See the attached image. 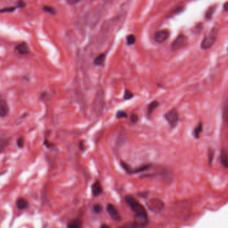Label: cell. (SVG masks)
<instances>
[{
	"label": "cell",
	"mask_w": 228,
	"mask_h": 228,
	"mask_svg": "<svg viewBox=\"0 0 228 228\" xmlns=\"http://www.w3.org/2000/svg\"><path fill=\"white\" fill-rule=\"evenodd\" d=\"M9 144V140L7 138H0V153L3 152Z\"/></svg>",
	"instance_id": "18"
},
{
	"label": "cell",
	"mask_w": 228,
	"mask_h": 228,
	"mask_svg": "<svg viewBox=\"0 0 228 228\" xmlns=\"http://www.w3.org/2000/svg\"><path fill=\"white\" fill-rule=\"evenodd\" d=\"M93 210L95 214H100L103 211V207L100 204H96L93 205Z\"/></svg>",
	"instance_id": "22"
},
{
	"label": "cell",
	"mask_w": 228,
	"mask_h": 228,
	"mask_svg": "<svg viewBox=\"0 0 228 228\" xmlns=\"http://www.w3.org/2000/svg\"><path fill=\"white\" fill-rule=\"evenodd\" d=\"M125 200L129 207L135 214V224L139 228L145 227L148 224V215L144 206L131 195H127Z\"/></svg>",
	"instance_id": "1"
},
{
	"label": "cell",
	"mask_w": 228,
	"mask_h": 228,
	"mask_svg": "<svg viewBox=\"0 0 228 228\" xmlns=\"http://www.w3.org/2000/svg\"><path fill=\"white\" fill-rule=\"evenodd\" d=\"M81 0H67V2L69 5H75L80 2Z\"/></svg>",
	"instance_id": "31"
},
{
	"label": "cell",
	"mask_w": 228,
	"mask_h": 228,
	"mask_svg": "<svg viewBox=\"0 0 228 228\" xmlns=\"http://www.w3.org/2000/svg\"><path fill=\"white\" fill-rule=\"evenodd\" d=\"M215 9H216V6H213L208 8L206 13H205V17H206V19H210L212 18L213 15H214V12L215 11Z\"/></svg>",
	"instance_id": "20"
},
{
	"label": "cell",
	"mask_w": 228,
	"mask_h": 228,
	"mask_svg": "<svg viewBox=\"0 0 228 228\" xmlns=\"http://www.w3.org/2000/svg\"><path fill=\"white\" fill-rule=\"evenodd\" d=\"M165 118L171 127L175 128L176 127L178 121H179V113L177 110L172 109V110L165 113Z\"/></svg>",
	"instance_id": "4"
},
{
	"label": "cell",
	"mask_w": 228,
	"mask_h": 228,
	"mask_svg": "<svg viewBox=\"0 0 228 228\" xmlns=\"http://www.w3.org/2000/svg\"><path fill=\"white\" fill-rule=\"evenodd\" d=\"M187 43V38L185 35L180 34L178 36L172 44V49L173 51H177L183 48L186 46Z\"/></svg>",
	"instance_id": "6"
},
{
	"label": "cell",
	"mask_w": 228,
	"mask_h": 228,
	"mask_svg": "<svg viewBox=\"0 0 228 228\" xmlns=\"http://www.w3.org/2000/svg\"><path fill=\"white\" fill-rule=\"evenodd\" d=\"M133 93H131L130 90H126L125 91L124 95H123V98H124L125 100H130V99L133 98Z\"/></svg>",
	"instance_id": "25"
},
{
	"label": "cell",
	"mask_w": 228,
	"mask_h": 228,
	"mask_svg": "<svg viewBox=\"0 0 228 228\" xmlns=\"http://www.w3.org/2000/svg\"><path fill=\"white\" fill-rule=\"evenodd\" d=\"M105 54L101 53L98 56L96 57L95 59H94V63H95L96 66H103L104 63V61H105Z\"/></svg>",
	"instance_id": "16"
},
{
	"label": "cell",
	"mask_w": 228,
	"mask_h": 228,
	"mask_svg": "<svg viewBox=\"0 0 228 228\" xmlns=\"http://www.w3.org/2000/svg\"><path fill=\"white\" fill-rule=\"evenodd\" d=\"M208 160H209V162L210 164L212 163L213 160H214V152L212 150H209L208 152Z\"/></svg>",
	"instance_id": "27"
},
{
	"label": "cell",
	"mask_w": 228,
	"mask_h": 228,
	"mask_svg": "<svg viewBox=\"0 0 228 228\" xmlns=\"http://www.w3.org/2000/svg\"><path fill=\"white\" fill-rule=\"evenodd\" d=\"M9 113V107L5 100H0V117H5Z\"/></svg>",
	"instance_id": "12"
},
{
	"label": "cell",
	"mask_w": 228,
	"mask_h": 228,
	"mask_svg": "<svg viewBox=\"0 0 228 228\" xmlns=\"http://www.w3.org/2000/svg\"><path fill=\"white\" fill-rule=\"evenodd\" d=\"M147 206L150 211L154 213H159L162 212L164 207V203L158 198H153L148 201Z\"/></svg>",
	"instance_id": "3"
},
{
	"label": "cell",
	"mask_w": 228,
	"mask_h": 228,
	"mask_svg": "<svg viewBox=\"0 0 228 228\" xmlns=\"http://www.w3.org/2000/svg\"><path fill=\"white\" fill-rule=\"evenodd\" d=\"M183 10V7H178L177 8H175V9H173V14H178L180 13Z\"/></svg>",
	"instance_id": "32"
},
{
	"label": "cell",
	"mask_w": 228,
	"mask_h": 228,
	"mask_svg": "<svg viewBox=\"0 0 228 228\" xmlns=\"http://www.w3.org/2000/svg\"><path fill=\"white\" fill-rule=\"evenodd\" d=\"M91 191H92V194L95 197H98L102 194L103 188L100 181H96L95 182L93 183L92 187H91Z\"/></svg>",
	"instance_id": "9"
},
{
	"label": "cell",
	"mask_w": 228,
	"mask_h": 228,
	"mask_svg": "<svg viewBox=\"0 0 228 228\" xmlns=\"http://www.w3.org/2000/svg\"><path fill=\"white\" fill-rule=\"evenodd\" d=\"M170 36V31L167 29H162L156 32L154 36V39L157 43H162L167 40Z\"/></svg>",
	"instance_id": "8"
},
{
	"label": "cell",
	"mask_w": 228,
	"mask_h": 228,
	"mask_svg": "<svg viewBox=\"0 0 228 228\" xmlns=\"http://www.w3.org/2000/svg\"><path fill=\"white\" fill-rule=\"evenodd\" d=\"M100 228H111L109 225H106V224H103L102 225H101Z\"/></svg>",
	"instance_id": "34"
},
{
	"label": "cell",
	"mask_w": 228,
	"mask_h": 228,
	"mask_svg": "<svg viewBox=\"0 0 228 228\" xmlns=\"http://www.w3.org/2000/svg\"><path fill=\"white\" fill-rule=\"evenodd\" d=\"M131 121H132L133 123H136L138 122V116L136 115V114H133L131 116Z\"/></svg>",
	"instance_id": "30"
},
{
	"label": "cell",
	"mask_w": 228,
	"mask_h": 228,
	"mask_svg": "<svg viewBox=\"0 0 228 228\" xmlns=\"http://www.w3.org/2000/svg\"><path fill=\"white\" fill-rule=\"evenodd\" d=\"M16 7H8L6 8L0 9V13H7V12H13L16 10Z\"/></svg>",
	"instance_id": "24"
},
{
	"label": "cell",
	"mask_w": 228,
	"mask_h": 228,
	"mask_svg": "<svg viewBox=\"0 0 228 228\" xmlns=\"http://www.w3.org/2000/svg\"><path fill=\"white\" fill-rule=\"evenodd\" d=\"M227 49H228V48H227Z\"/></svg>",
	"instance_id": "35"
},
{
	"label": "cell",
	"mask_w": 228,
	"mask_h": 228,
	"mask_svg": "<svg viewBox=\"0 0 228 228\" xmlns=\"http://www.w3.org/2000/svg\"><path fill=\"white\" fill-rule=\"evenodd\" d=\"M68 228H82V223L78 219H73L69 223Z\"/></svg>",
	"instance_id": "15"
},
{
	"label": "cell",
	"mask_w": 228,
	"mask_h": 228,
	"mask_svg": "<svg viewBox=\"0 0 228 228\" xmlns=\"http://www.w3.org/2000/svg\"><path fill=\"white\" fill-rule=\"evenodd\" d=\"M16 50L19 52L20 54H28L30 52V49L29 48V46L26 42H22V43L18 44L16 48Z\"/></svg>",
	"instance_id": "10"
},
{
	"label": "cell",
	"mask_w": 228,
	"mask_h": 228,
	"mask_svg": "<svg viewBox=\"0 0 228 228\" xmlns=\"http://www.w3.org/2000/svg\"><path fill=\"white\" fill-rule=\"evenodd\" d=\"M203 131V124L202 123H198V125L196 126V128L194 129V135L195 138H199L201 133Z\"/></svg>",
	"instance_id": "19"
},
{
	"label": "cell",
	"mask_w": 228,
	"mask_h": 228,
	"mask_svg": "<svg viewBox=\"0 0 228 228\" xmlns=\"http://www.w3.org/2000/svg\"><path fill=\"white\" fill-rule=\"evenodd\" d=\"M24 143H25V140L24 138L23 137H21L18 138V140L17 141V144L18 145V147L19 148H22L24 146Z\"/></svg>",
	"instance_id": "28"
},
{
	"label": "cell",
	"mask_w": 228,
	"mask_h": 228,
	"mask_svg": "<svg viewBox=\"0 0 228 228\" xmlns=\"http://www.w3.org/2000/svg\"><path fill=\"white\" fill-rule=\"evenodd\" d=\"M93 110L96 113L101 112L104 108V95L102 90L98 91L93 102Z\"/></svg>",
	"instance_id": "5"
},
{
	"label": "cell",
	"mask_w": 228,
	"mask_h": 228,
	"mask_svg": "<svg viewBox=\"0 0 228 228\" xmlns=\"http://www.w3.org/2000/svg\"><path fill=\"white\" fill-rule=\"evenodd\" d=\"M222 116L225 124L228 125V99L225 101L224 106H223Z\"/></svg>",
	"instance_id": "13"
},
{
	"label": "cell",
	"mask_w": 228,
	"mask_h": 228,
	"mask_svg": "<svg viewBox=\"0 0 228 228\" xmlns=\"http://www.w3.org/2000/svg\"><path fill=\"white\" fill-rule=\"evenodd\" d=\"M220 162L222 166L225 168L228 167V152L227 150L224 148L222 149L220 154Z\"/></svg>",
	"instance_id": "11"
},
{
	"label": "cell",
	"mask_w": 228,
	"mask_h": 228,
	"mask_svg": "<svg viewBox=\"0 0 228 228\" xmlns=\"http://www.w3.org/2000/svg\"><path fill=\"white\" fill-rule=\"evenodd\" d=\"M136 38L133 35H129L127 37V43L128 45H133L135 43Z\"/></svg>",
	"instance_id": "21"
},
{
	"label": "cell",
	"mask_w": 228,
	"mask_h": 228,
	"mask_svg": "<svg viewBox=\"0 0 228 228\" xmlns=\"http://www.w3.org/2000/svg\"><path fill=\"white\" fill-rule=\"evenodd\" d=\"M224 9L225 11H228V1L226 2L224 6Z\"/></svg>",
	"instance_id": "33"
},
{
	"label": "cell",
	"mask_w": 228,
	"mask_h": 228,
	"mask_svg": "<svg viewBox=\"0 0 228 228\" xmlns=\"http://www.w3.org/2000/svg\"><path fill=\"white\" fill-rule=\"evenodd\" d=\"M16 205L17 207H18V209L23 210L26 209V208L28 207V201L24 199V198H19V199H18L17 201Z\"/></svg>",
	"instance_id": "14"
},
{
	"label": "cell",
	"mask_w": 228,
	"mask_h": 228,
	"mask_svg": "<svg viewBox=\"0 0 228 228\" xmlns=\"http://www.w3.org/2000/svg\"><path fill=\"white\" fill-rule=\"evenodd\" d=\"M158 105H159V103L157 101H153L152 103H150V105H148L147 110V115H150L153 113V111L158 107Z\"/></svg>",
	"instance_id": "17"
},
{
	"label": "cell",
	"mask_w": 228,
	"mask_h": 228,
	"mask_svg": "<svg viewBox=\"0 0 228 228\" xmlns=\"http://www.w3.org/2000/svg\"><path fill=\"white\" fill-rule=\"evenodd\" d=\"M17 6L20 7V8H24V7L26 6V4L24 0H19L18 3H17Z\"/></svg>",
	"instance_id": "29"
},
{
	"label": "cell",
	"mask_w": 228,
	"mask_h": 228,
	"mask_svg": "<svg viewBox=\"0 0 228 228\" xmlns=\"http://www.w3.org/2000/svg\"><path fill=\"white\" fill-rule=\"evenodd\" d=\"M127 116H128L127 113L125 112V111H118L117 113H116V118H117L118 119L126 118Z\"/></svg>",
	"instance_id": "26"
},
{
	"label": "cell",
	"mask_w": 228,
	"mask_h": 228,
	"mask_svg": "<svg viewBox=\"0 0 228 228\" xmlns=\"http://www.w3.org/2000/svg\"><path fill=\"white\" fill-rule=\"evenodd\" d=\"M106 210H107L108 214L110 215V216L115 222H120L121 220V216L118 212V210L116 209V207L114 206L113 204H108L106 207Z\"/></svg>",
	"instance_id": "7"
},
{
	"label": "cell",
	"mask_w": 228,
	"mask_h": 228,
	"mask_svg": "<svg viewBox=\"0 0 228 228\" xmlns=\"http://www.w3.org/2000/svg\"><path fill=\"white\" fill-rule=\"evenodd\" d=\"M217 32L215 29H212V31L205 37L201 43V48L202 49H208L211 48L214 45L215 41L217 39Z\"/></svg>",
	"instance_id": "2"
},
{
	"label": "cell",
	"mask_w": 228,
	"mask_h": 228,
	"mask_svg": "<svg viewBox=\"0 0 228 228\" xmlns=\"http://www.w3.org/2000/svg\"><path fill=\"white\" fill-rule=\"evenodd\" d=\"M43 11H46V12H48V13L50 14H52V15H54L56 14V10L54 9V8H53V7H51V6H44L43 7Z\"/></svg>",
	"instance_id": "23"
}]
</instances>
